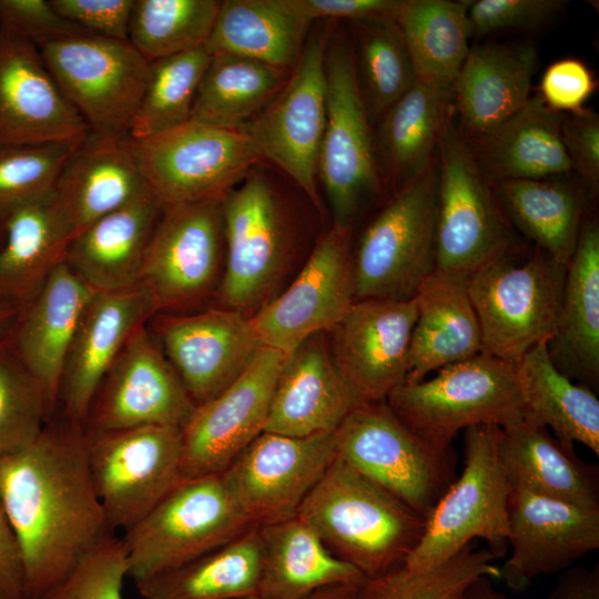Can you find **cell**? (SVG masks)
Here are the masks:
<instances>
[{
  "instance_id": "7",
  "label": "cell",
  "mask_w": 599,
  "mask_h": 599,
  "mask_svg": "<svg viewBox=\"0 0 599 599\" xmlns=\"http://www.w3.org/2000/svg\"><path fill=\"white\" fill-rule=\"evenodd\" d=\"M254 528L221 474L181 480L121 537L134 583L174 570Z\"/></svg>"
},
{
  "instance_id": "35",
  "label": "cell",
  "mask_w": 599,
  "mask_h": 599,
  "mask_svg": "<svg viewBox=\"0 0 599 599\" xmlns=\"http://www.w3.org/2000/svg\"><path fill=\"white\" fill-rule=\"evenodd\" d=\"M256 528L262 551L257 596L262 599H300L323 587L367 579L335 556L296 515Z\"/></svg>"
},
{
  "instance_id": "44",
  "label": "cell",
  "mask_w": 599,
  "mask_h": 599,
  "mask_svg": "<svg viewBox=\"0 0 599 599\" xmlns=\"http://www.w3.org/2000/svg\"><path fill=\"white\" fill-rule=\"evenodd\" d=\"M396 17L352 22L356 78L370 123L399 99L417 74Z\"/></svg>"
},
{
  "instance_id": "43",
  "label": "cell",
  "mask_w": 599,
  "mask_h": 599,
  "mask_svg": "<svg viewBox=\"0 0 599 599\" xmlns=\"http://www.w3.org/2000/svg\"><path fill=\"white\" fill-rule=\"evenodd\" d=\"M469 0H402L396 22L418 78L453 83L471 37Z\"/></svg>"
},
{
  "instance_id": "52",
  "label": "cell",
  "mask_w": 599,
  "mask_h": 599,
  "mask_svg": "<svg viewBox=\"0 0 599 599\" xmlns=\"http://www.w3.org/2000/svg\"><path fill=\"white\" fill-rule=\"evenodd\" d=\"M0 28L38 48L64 37L88 33L59 14L50 0H0Z\"/></svg>"
},
{
  "instance_id": "49",
  "label": "cell",
  "mask_w": 599,
  "mask_h": 599,
  "mask_svg": "<svg viewBox=\"0 0 599 599\" xmlns=\"http://www.w3.org/2000/svg\"><path fill=\"white\" fill-rule=\"evenodd\" d=\"M77 145L48 143L0 149V222L48 199Z\"/></svg>"
},
{
  "instance_id": "51",
  "label": "cell",
  "mask_w": 599,
  "mask_h": 599,
  "mask_svg": "<svg viewBox=\"0 0 599 599\" xmlns=\"http://www.w3.org/2000/svg\"><path fill=\"white\" fill-rule=\"evenodd\" d=\"M562 0H469L471 37L502 30H536L565 8Z\"/></svg>"
},
{
  "instance_id": "9",
  "label": "cell",
  "mask_w": 599,
  "mask_h": 599,
  "mask_svg": "<svg viewBox=\"0 0 599 599\" xmlns=\"http://www.w3.org/2000/svg\"><path fill=\"white\" fill-rule=\"evenodd\" d=\"M132 143L146 187L162 206L223 199L264 160L245 130L193 120Z\"/></svg>"
},
{
  "instance_id": "23",
  "label": "cell",
  "mask_w": 599,
  "mask_h": 599,
  "mask_svg": "<svg viewBox=\"0 0 599 599\" xmlns=\"http://www.w3.org/2000/svg\"><path fill=\"white\" fill-rule=\"evenodd\" d=\"M510 485V555L499 568L510 590L524 591L537 577L564 571L599 548V510Z\"/></svg>"
},
{
  "instance_id": "32",
  "label": "cell",
  "mask_w": 599,
  "mask_h": 599,
  "mask_svg": "<svg viewBox=\"0 0 599 599\" xmlns=\"http://www.w3.org/2000/svg\"><path fill=\"white\" fill-rule=\"evenodd\" d=\"M559 372L591 390L599 386V222L587 212L567 266L555 335L547 343Z\"/></svg>"
},
{
  "instance_id": "38",
  "label": "cell",
  "mask_w": 599,
  "mask_h": 599,
  "mask_svg": "<svg viewBox=\"0 0 599 599\" xmlns=\"http://www.w3.org/2000/svg\"><path fill=\"white\" fill-rule=\"evenodd\" d=\"M541 342L516 364L524 419L554 432L567 448L573 443L599 455V399L585 385L569 379L554 365Z\"/></svg>"
},
{
  "instance_id": "64",
  "label": "cell",
  "mask_w": 599,
  "mask_h": 599,
  "mask_svg": "<svg viewBox=\"0 0 599 599\" xmlns=\"http://www.w3.org/2000/svg\"><path fill=\"white\" fill-rule=\"evenodd\" d=\"M241 599H262V598H260L258 596H251V597H245Z\"/></svg>"
},
{
  "instance_id": "31",
  "label": "cell",
  "mask_w": 599,
  "mask_h": 599,
  "mask_svg": "<svg viewBox=\"0 0 599 599\" xmlns=\"http://www.w3.org/2000/svg\"><path fill=\"white\" fill-rule=\"evenodd\" d=\"M162 209L148 191L108 213L70 241L64 264L94 292L139 284Z\"/></svg>"
},
{
  "instance_id": "59",
  "label": "cell",
  "mask_w": 599,
  "mask_h": 599,
  "mask_svg": "<svg viewBox=\"0 0 599 599\" xmlns=\"http://www.w3.org/2000/svg\"><path fill=\"white\" fill-rule=\"evenodd\" d=\"M363 582L336 583L317 589L300 599H364Z\"/></svg>"
},
{
  "instance_id": "11",
  "label": "cell",
  "mask_w": 599,
  "mask_h": 599,
  "mask_svg": "<svg viewBox=\"0 0 599 599\" xmlns=\"http://www.w3.org/2000/svg\"><path fill=\"white\" fill-rule=\"evenodd\" d=\"M436 271L468 276L517 242L493 183L477 166L455 114L437 150Z\"/></svg>"
},
{
  "instance_id": "2",
  "label": "cell",
  "mask_w": 599,
  "mask_h": 599,
  "mask_svg": "<svg viewBox=\"0 0 599 599\" xmlns=\"http://www.w3.org/2000/svg\"><path fill=\"white\" fill-rule=\"evenodd\" d=\"M296 516L366 578L403 566L426 525L425 518L336 454Z\"/></svg>"
},
{
  "instance_id": "33",
  "label": "cell",
  "mask_w": 599,
  "mask_h": 599,
  "mask_svg": "<svg viewBox=\"0 0 599 599\" xmlns=\"http://www.w3.org/2000/svg\"><path fill=\"white\" fill-rule=\"evenodd\" d=\"M562 119L564 113L548 108L537 93L517 113L466 143L491 183L562 177L572 172L561 139Z\"/></svg>"
},
{
  "instance_id": "54",
  "label": "cell",
  "mask_w": 599,
  "mask_h": 599,
  "mask_svg": "<svg viewBox=\"0 0 599 599\" xmlns=\"http://www.w3.org/2000/svg\"><path fill=\"white\" fill-rule=\"evenodd\" d=\"M561 139L571 171L590 199L599 191V116L585 109L564 114Z\"/></svg>"
},
{
  "instance_id": "22",
  "label": "cell",
  "mask_w": 599,
  "mask_h": 599,
  "mask_svg": "<svg viewBox=\"0 0 599 599\" xmlns=\"http://www.w3.org/2000/svg\"><path fill=\"white\" fill-rule=\"evenodd\" d=\"M415 298L355 301L329 332V352L357 404L386 402L406 379Z\"/></svg>"
},
{
  "instance_id": "24",
  "label": "cell",
  "mask_w": 599,
  "mask_h": 599,
  "mask_svg": "<svg viewBox=\"0 0 599 599\" xmlns=\"http://www.w3.org/2000/svg\"><path fill=\"white\" fill-rule=\"evenodd\" d=\"M89 132L49 71L40 49L0 28V149L77 145Z\"/></svg>"
},
{
  "instance_id": "55",
  "label": "cell",
  "mask_w": 599,
  "mask_h": 599,
  "mask_svg": "<svg viewBox=\"0 0 599 599\" xmlns=\"http://www.w3.org/2000/svg\"><path fill=\"white\" fill-rule=\"evenodd\" d=\"M65 20L88 33L129 41L134 0H50Z\"/></svg>"
},
{
  "instance_id": "6",
  "label": "cell",
  "mask_w": 599,
  "mask_h": 599,
  "mask_svg": "<svg viewBox=\"0 0 599 599\" xmlns=\"http://www.w3.org/2000/svg\"><path fill=\"white\" fill-rule=\"evenodd\" d=\"M437 155L392 193L353 250L355 301L412 300L436 267Z\"/></svg>"
},
{
  "instance_id": "28",
  "label": "cell",
  "mask_w": 599,
  "mask_h": 599,
  "mask_svg": "<svg viewBox=\"0 0 599 599\" xmlns=\"http://www.w3.org/2000/svg\"><path fill=\"white\" fill-rule=\"evenodd\" d=\"M93 292L63 262L0 338L42 385L57 410L65 359Z\"/></svg>"
},
{
  "instance_id": "1",
  "label": "cell",
  "mask_w": 599,
  "mask_h": 599,
  "mask_svg": "<svg viewBox=\"0 0 599 599\" xmlns=\"http://www.w3.org/2000/svg\"><path fill=\"white\" fill-rule=\"evenodd\" d=\"M0 501L20 547L24 599H47L115 534L91 478L83 428L59 412L30 446L0 459Z\"/></svg>"
},
{
  "instance_id": "14",
  "label": "cell",
  "mask_w": 599,
  "mask_h": 599,
  "mask_svg": "<svg viewBox=\"0 0 599 599\" xmlns=\"http://www.w3.org/2000/svg\"><path fill=\"white\" fill-rule=\"evenodd\" d=\"M223 199L163 206L139 282L156 313H186L215 295L225 257Z\"/></svg>"
},
{
  "instance_id": "58",
  "label": "cell",
  "mask_w": 599,
  "mask_h": 599,
  "mask_svg": "<svg viewBox=\"0 0 599 599\" xmlns=\"http://www.w3.org/2000/svg\"><path fill=\"white\" fill-rule=\"evenodd\" d=\"M549 599H599V565L564 570Z\"/></svg>"
},
{
  "instance_id": "46",
  "label": "cell",
  "mask_w": 599,
  "mask_h": 599,
  "mask_svg": "<svg viewBox=\"0 0 599 599\" xmlns=\"http://www.w3.org/2000/svg\"><path fill=\"white\" fill-rule=\"evenodd\" d=\"M210 60L211 54L201 47L151 62L130 136L145 139L189 121Z\"/></svg>"
},
{
  "instance_id": "34",
  "label": "cell",
  "mask_w": 599,
  "mask_h": 599,
  "mask_svg": "<svg viewBox=\"0 0 599 599\" xmlns=\"http://www.w3.org/2000/svg\"><path fill=\"white\" fill-rule=\"evenodd\" d=\"M414 298L417 316L405 383H417L433 370L481 353V334L467 276L435 270Z\"/></svg>"
},
{
  "instance_id": "56",
  "label": "cell",
  "mask_w": 599,
  "mask_h": 599,
  "mask_svg": "<svg viewBox=\"0 0 599 599\" xmlns=\"http://www.w3.org/2000/svg\"><path fill=\"white\" fill-rule=\"evenodd\" d=\"M300 17L308 23L318 19L349 22L396 17L402 0H290Z\"/></svg>"
},
{
  "instance_id": "4",
  "label": "cell",
  "mask_w": 599,
  "mask_h": 599,
  "mask_svg": "<svg viewBox=\"0 0 599 599\" xmlns=\"http://www.w3.org/2000/svg\"><path fill=\"white\" fill-rule=\"evenodd\" d=\"M499 427L477 425L465 429V466L426 519L423 536L403 568L410 572L433 569L470 545L484 540L496 558L508 548L510 480L498 451Z\"/></svg>"
},
{
  "instance_id": "8",
  "label": "cell",
  "mask_w": 599,
  "mask_h": 599,
  "mask_svg": "<svg viewBox=\"0 0 599 599\" xmlns=\"http://www.w3.org/2000/svg\"><path fill=\"white\" fill-rule=\"evenodd\" d=\"M335 454L427 519L456 478L451 448H438L386 402L357 404L333 433Z\"/></svg>"
},
{
  "instance_id": "60",
  "label": "cell",
  "mask_w": 599,
  "mask_h": 599,
  "mask_svg": "<svg viewBox=\"0 0 599 599\" xmlns=\"http://www.w3.org/2000/svg\"><path fill=\"white\" fill-rule=\"evenodd\" d=\"M456 599H509L497 590L489 577H479L471 581Z\"/></svg>"
},
{
  "instance_id": "13",
  "label": "cell",
  "mask_w": 599,
  "mask_h": 599,
  "mask_svg": "<svg viewBox=\"0 0 599 599\" xmlns=\"http://www.w3.org/2000/svg\"><path fill=\"white\" fill-rule=\"evenodd\" d=\"M39 49L62 93L90 131L130 135L150 62L129 41L78 33Z\"/></svg>"
},
{
  "instance_id": "25",
  "label": "cell",
  "mask_w": 599,
  "mask_h": 599,
  "mask_svg": "<svg viewBox=\"0 0 599 599\" xmlns=\"http://www.w3.org/2000/svg\"><path fill=\"white\" fill-rule=\"evenodd\" d=\"M141 284L93 292L65 359L58 412L82 427L95 389L130 337L155 314Z\"/></svg>"
},
{
  "instance_id": "29",
  "label": "cell",
  "mask_w": 599,
  "mask_h": 599,
  "mask_svg": "<svg viewBox=\"0 0 599 599\" xmlns=\"http://www.w3.org/2000/svg\"><path fill=\"white\" fill-rule=\"evenodd\" d=\"M536 67L537 52L530 42L470 47L453 82L456 125L466 142L526 105Z\"/></svg>"
},
{
  "instance_id": "30",
  "label": "cell",
  "mask_w": 599,
  "mask_h": 599,
  "mask_svg": "<svg viewBox=\"0 0 599 599\" xmlns=\"http://www.w3.org/2000/svg\"><path fill=\"white\" fill-rule=\"evenodd\" d=\"M453 114V83L418 77L383 112L374 136L386 189L394 193L428 169Z\"/></svg>"
},
{
  "instance_id": "20",
  "label": "cell",
  "mask_w": 599,
  "mask_h": 599,
  "mask_svg": "<svg viewBox=\"0 0 599 599\" xmlns=\"http://www.w3.org/2000/svg\"><path fill=\"white\" fill-rule=\"evenodd\" d=\"M195 403L146 324L124 345L90 402L85 432L144 425L182 428Z\"/></svg>"
},
{
  "instance_id": "42",
  "label": "cell",
  "mask_w": 599,
  "mask_h": 599,
  "mask_svg": "<svg viewBox=\"0 0 599 599\" xmlns=\"http://www.w3.org/2000/svg\"><path fill=\"white\" fill-rule=\"evenodd\" d=\"M291 72L234 54L211 55L190 120L245 129L287 82Z\"/></svg>"
},
{
  "instance_id": "41",
  "label": "cell",
  "mask_w": 599,
  "mask_h": 599,
  "mask_svg": "<svg viewBox=\"0 0 599 599\" xmlns=\"http://www.w3.org/2000/svg\"><path fill=\"white\" fill-rule=\"evenodd\" d=\"M262 551L257 528L158 577L135 583L144 599H241L257 596Z\"/></svg>"
},
{
  "instance_id": "27",
  "label": "cell",
  "mask_w": 599,
  "mask_h": 599,
  "mask_svg": "<svg viewBox=\"0 0 599 599\" xmlns=\"http://www.w3.org/2000/svg\"><path fill=\"white\" fill-rule=\"evenodd\" d=\"M325 334L313 335L286 357L264 432L290 437L332 434L357 405L334 365Z\"/></svg>"
},
{
  "instance_id": "16",
  "label": "cell",
  "mask_w": 599,
  "mask_h": 599,
  "mask_svg": "<svg viewBox=\"0 0 599 599\" xmlns=\"http://www.w3.org/2000/svg\"><path fill=\"white\" fill-rule=\"evenodd\" d=\"M224 267L215 293L221 307L255 313L268 301L287 250L285 216L262 174H248L223 199Z\"/></svg>"
},
{
  "instance_id": "17",
  "label": "cell",
  "mask_w": 599,
  "mask_h": 599,
  "mask_svg": "<svg viewBox=\"0 0 599 599\" xmlns=\"http://www.w3.org/2000/svg\"><path fill=\"white\" fill-rule=\"evenodd\" d=\"M355 302L352 229L333 225L293 283L251 315L263 345L284 355L329 333Z\"/></svg>"
},
{
  "instance_id": "57",
  "label": "cell",
  "mask_w": 599,
  "mask_h": 599,
  "mask_svg": "<svg viewBox=\"0 0 599 599\" xmlns=\"http://www.w3.org/2000/svg\"><path fill=\"white\" fill-rule=\"evenodd\" d=\"M0 580L10 586L23 597V566L20 547L1 501Z\"/></svg>"
},
{
  "instance_id": "37",
  "label": "cell",
  "mask_w": 599,
  "mask_h": 599,
  "mask_svg": "<svg viewBox=\"0 0 599 599\" xmlns=\"http://www.w3.org/2000/svg\"><path fill=\"white\" fill-rule=\"evenodd\" d=\"M493 186L511 227L534 246L568 266L590 199L579 182L562 176L508 180L493 183Z\"/></svg>"
},
{
  "instance_id": "15",
  "label": "cell",
  "mask_w": 599,
  "mask_h": 599,
  "mask_svg": "<svg viewBox=\"0 0 599 599\" xmlns=\"http://www.w3.org/2000/svg\"><path fill=\"white\" fill-rule=\"evenodd\" d=\"M329 27L312 33L282 90L244 129L263 159L282 169L321 209L319 152L326 122Z\"/></svg>"
},
{
  "instance_id": "5",
  "label": "cell",
  "mask_w": 599,
  "mask_h": 599,
  "mask_svg": "<svg viewBox=\"0 0 599 599\" xmlns=\"http://www.w3.org/2000/svg\"><path fill=\"white\" fill-rule=\"evenodd\" d=\"M437 372L430 379L404 382L386 399L432 445L449 449L461 429L507 428L524 419L516 364L479 353Z\"/></svg>"
},
{
  "instance_id": "63",
  "label": "cell",
  "mask_w": 599,
  "mask_h": 599,
  "mask_svg": "<svg viewBox=\"0 0 599 599\" xmlns=\"http://www.w3.org/2000/svg\"><path fill=\"white\" fill-rule=\"evenodd\" d=\"M3 238H4V226H3V223L0 222V246L2 245Z\"/></svg>"
},
{
  "instance_id": "62",
  "label": "cell",
  "mask_w": 599,
  "mask_h": 599,
  "mask_svg": "<svg viewBox=\"0 0 599 599\" xmlns=\"http://www.w3.org/2000/svg\"><path fill=\"white\" fill-rule=\"evenodd\" d=\"M0 599H23V597L10 586L0 580Z\"/></svg>"
},
{
  "instance_id": "3",
  "label": "cell",
  "mask_w": 599,
  "mask_h": 599,
  "mask_svg": "<svg viewBox=\"0 0 599 599\" xmlns=\"http://www.w3.org/2000/svg\"><path fill=\"white\" fill-rule=\"evenodd\" d=\"M567 266L518 242L467 276L481 353L517 364L555 335Z\"/></svg>"
},
{
  "instance_id": "39",
  "label": "cell",
  "mask_w": 599,
  "mask_h": 599,
  "mask_svg": "<svg viewBox=\"0 0 599 599\" xmlns=\"http://www.w3.org/2000/svg\"><path fill=\"white\" fill-rule=\"evenodd\" d=\"M308 26L290 0H225L205 49L211 55H241L292 72Z\"/></svg>"
},
{
  "instance_id": "26",
  "label": "cell",
  "mask_w": 599,
  "mask_h": 599,
  "mask_svg": "<svg viewBox=\"0 0 599 599\" xmlns=\"http://www.w3.org/2000/svg\"><path fill=\"white\" fill-rule=\"evenodd\" d=\"M148 191L131 136L90 131L65 162L50 202L71 241L94 221Z\"/></svg>"
},
{
  "instance_id": "10",
  "label": "cell",
  "mask_w": 599,
  "mask_h": 599,
  "mask_svg": "<svg viewBox=\"0 0 599 599\" xmlns=\"http://www.w3.org/2000/svg\"><path fill=\"white\" fill-rule=\"evenodd\" d=\"M325 68L326 122L318 177L331 205L333 225L352 229L363 209L387 189L356 78L352 42L343 35L329 38Z\"/></svg>"
},
{
  "instance_id": "53",
  "label": "cell",
  "mask_w": 599,
  "mask_h": 599,
  "mask_svg": "<svg viewBox=\"0 0 599 599\" xmlns=\"http://www.w3.org/2000/svg\"><path fill=\"white\" fill-rule=\"evenodd\" d=\"M598 82L589 67L577 58H564L545 70L539 97L551 110L564 114L582 112Z\"/></svg>"
},
{
  "instance_id": "19",
  "label": "cell",
  "mask_w": 599,
  "mask_h": 599,
  "mask_svg": "<svg viewBox=\"0 0 599 599\" xmlns=\"http://www.w3.org/2000/svg\"><path fill=\"white\" fill-rule=\"evenodd\" d=\"M283 353L262 347L245 370L197 405L182 430V480L223 473L264 432Z\"/></svg>"
},
{
  "instance_id": "48",
  "label": "cell",
  "mask_w": 599,
  "mask_h": 599,
  "mask_svg": "<svg viewBox=\"0 0 599 599\" xmlns=\"http://www.w3.org/2000/svg\"><path fill=\"white\" fill-rule=\"evenodd\" d=\"M487 549L469 545L446 562L422 572L402 566L363 583L364 599H456L479 577L499 578L500 569Z\"/></svg>"
},
{
  "instance_id": "47",
  "label": "cell",
  "mask_w": 599,
  "mask_h": 599,
  "mask_svg": "<svg viewBox=\"0 0 599 599\" xmlns=\"http://www.w3.org/2000/svg\"><path fill=\"white\" fill-rule=\"evenodd\" d=\"M57 412L42 385L0 339V459L30 446Z\"/></svg>"
},
{
  "instance_id": "61",
  "label": "cell",
  "mask_w": 599,
  "mask_h": 599,
  "mask_svg": "<svg viewBox=\"0 0 599 599\" xmlns=\"http://www.w3.org/2000/svg\"><path fill=\"white\" fill-rule=\"evenodd\" d=\"M20 307L10 303L0 302V338H3L11 328Z\"/></svg>"
},
{
  "instance_id": "18",
  "label": "cell",
  "mask_w": 599,
  "mask_h": 599,
  "mask_svg": "<svg viewBox=\"0 0 599 599\" xmlns=\"http://www.w3.org/2000/svg\"><path fill=\"white\" fill-rule=\"evenodd\" d=\"M335 457L332 434L263 432L221 473L252 527L292 518Z\"/></svg>"
},
{
  "instance_id": "40",
  "label": "cell",
  "mask_w": 599,
  "mask_h": 599,
  "mask_svg": "<svg viewBox=\"0 0 599 599\" xmlns=\"http://www.w3.org/2000/svg\"><path fill=\"white\" fill-rule=\"evenodd\" d=\"M3 226L0 302L21 308L64 262L70 240L57 220L50 196L16 211Z\"/></svg>"
},
{
  "instance_id": "45",
  "label": "cell",
  "mask_w": 599,
  "mask_h": 599,
  "mask_svg": "<svg viewBox=\"0 0 599 599\" xmlns=\"http://www.w3.org/2000/svg\"><path fill=\"white\" fill-rule=\"evenodd\" d=\"M220 7L219 0H134L128 40L150 63L205 47Z\"/></svg>"
},
{
  "instance_id": "36",
  "label": "cell",
  "mask_w": 599,
  "mask_h": 599,
  "mask_svg": "<svg viewBox=\"0 0 599 599\" xmlns=\"http://www.w3.org/2000/svg\"><path fill=\"white\" fill-rule=\"evenodd\" d=\"M498 451L510 481L569 504L599 510V471L548 428L525 419L499 429Z\"/></svg>"
},
{
  "instance_id": "21",
  "label": "cell",
  "mask_w": 599,
  "mask_h": 599,
  "mask_svg": "<svg viewBox=\"0 0 599 599\" xmlns=\"http://www.w3.org/2000/svg\"><path fill=\"white\" fill-rule=\"evenodd\" d=\"M146 326L196 406L234 382L263 347L251 315L221 306L156 313Z\"/></svg>"
},
{
  "instance_id": "50",
  "label": "cell",
  "mask_w": 599,
  "mask_h": 599,
  "mask_svg": "<svg viewBox=\"0 0 599 599\" xmlns=\"http://www.w3.org/2000/svg\"><path fill=\"white\" fill-rule=\"evenodd\" d=\"M128 562L121 537L110 535L85 554L47 599H123Z\"/></svg>"
},
{
  "instance_id": "12",
  "label": "cell",
  "mask_w": 599,
  "mask_h": 599,
  "mask_svg": "<svg viewBox=\"0 0 599 599\" xmlns=\"http://www.w3.org/2000/svg\"><path fill=\"white\" fill-rule=\"evenodd\" d=\"M91 478L110 528L128 530L182 480V430L166 425L85 432Z\"/></svg>"
}]
</instances>
